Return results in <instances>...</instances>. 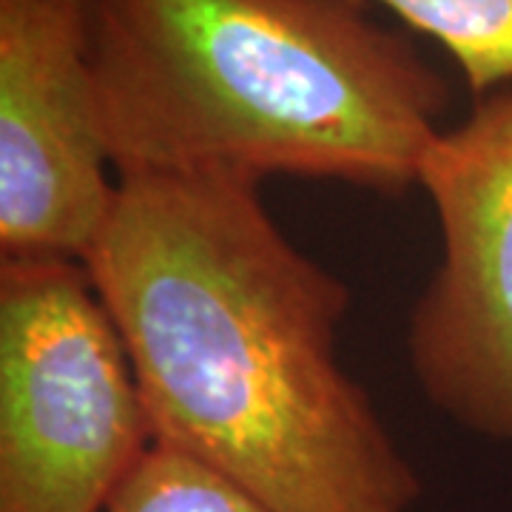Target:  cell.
<instances>
[{"label": "cell", "mask_w": 512, "mask_h": 512, "mask_svg": "<svg viewBox=\"0 0 512 512\" xmlns=\"http://www.w3.org/2000/svg\"><path fill=\"white\" fill-rule=\"evenodd\" d=\"M109 168L89 0H0V259L86 262L117 202Z\"/></svg>", "instance_id": "cell-5"}, {"label": "cell", "mask_w": 512, "mask_h": 512, "mask_svg": "<svg viewBox=\"0 0 512 512\" xmlns=\"http://www.w3.org/2000/svg\"><path fill=\"white\" fill-rule=\"evenodd\" d=\"M83 265L154 444L268 512H413L419 473L339 359L348 285L282 234L259 185L117 177Z\"/></svg>", "instance_id": "cell-1"}, {"label": "cell", "mask_w": 512, "mask_h": 512, "mask_svg": "<svg viewBox=\"0 0 512 512\" xmlns=\"http://www.w3.org/2000/svg\"><path fill=\"white\" fill-rule=\"evenodd\" d=\"M106 512H268L202 464L154 444Z\"/></svg>", "instance_id": "cell-7"}, {"label": "cell", "mask_w": 512, "mask_h": 512, "mask_svg": "<svg viewBox=\"0 0 512 512\" xmlns=\"http://www.w3.org/2000/svg\"><path fill=\"white\" fill-rule=\"evenodd\" d=\"M441 265L410 319V365L444 416L512 444V86L427 148L419 183Z\"/></svg>", "instance_id": "cell-4"}, {"label": "cell", "mask_w": 512, "mask_h": 512, "mask_svg": "<svg viewBox=\"0 0 512 512\" xmlns=\"http://www.w3.org/2000/svg\"><path fill=\"white\" fill-rule=\"evenodd\" d=\"M384 6L444 46L476 97L512 86V0H353Z\"/></svg>", "instance_id": "cell-6"}, {"label": "cell", "mask_w": 512, "mask_h": 512, "mask_svg": "<svg viewBox=\"0 0 512 512\" xmlns=\"http://www.w3.org/2000/svg\"><path fill=\"white\" fill-rule=\"evenodd\" d=\"M151 447L86 265L0 259V512H106Z\"/></svg>", "instance_id": "cell-3"}, {"label": "cell", "mask_w": 512, "mask_h": 512, "mask_svg": "<svg viewBox=\"0 0 512 512\" xmlns=\"http://www.w3.org/2000/svg\"><path fill=\"white\" fill-rule=\"evenodd\" d=\"M117 177L419 183L447 80L353 0H89Z\"/></svg>", "instance_id": "cell-2"}]
</instances>
